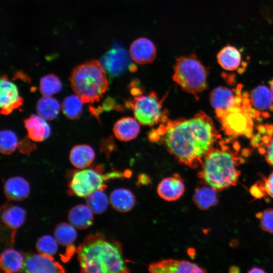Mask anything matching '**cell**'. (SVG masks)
I'll use <instances>...</instances> for the list:
<instances>
[{"mask_svg":"<svg viewBox=\"0 0 273 273\" xmlns=\"http://www.w3.org/2000/svg\"><path fill=\"white\" fill-rule=\"evenodd\" d=\"M127 51L121 46L115 44L102 57L100 63L106 72L112 77L118 76L127 71L137 69Z\"/></svg>","mask_w":273,"mask_h":273,"instance_id":"8","label":"cell"},{"mask_svg":"<svg viewBox=\"0 0 273 273\" xmlns=\"http://www.w3.org/2000/svg\"><path fill=\"white\" fill-rule=\"evenodd\" d=\"M150 178L146 174H142L138 177V183L142 185H147L150 183Z\"/></svg>","mask_w":273,"mask_h":273,"instance_id":"38","label":"cell"},{"mask_svg":"<svg viewBox=\"0 0 273 273\" xmlns=\"http://www.w3.org/2000/svg\"><path fill=\"white\" fill-rule=\"evenodd\" d=\"M60 109L59 102L51 96H44L37 102V112L45 120H51L57 116Z\"/></svg>","mask_w":273,"mask_h":273,"instance_id":"26","label":"cell"},{"mask_svg":"<svg viewBox=\"0 0 273 273\" xmlns=\"http://www.w3.org/2000/svg\"><path fill=\"white\" fill-rule=\"evenodd\" d=\"M21 272L31 273L64 272V268L51 255L42 253L29 254L24 258Z\"/></svg>","mask_w":273,"mask_h":273,"instance_id":"10","label":"cell"},{"mask_svg":"<svg viewBox=\"0 0 273 273\" xmlns=\"http://www.w3.org/2000/svg\"><path fill=\"white\" fill-rule=\"evenodd\" d=\"M208 72L195 55L176 60L173 79L182 89L197 96L207 88Z\"/></svg>","mask_w":273,"mask_h":273,"instance_id":"5","label":"cell"},{"mask_svg":"<svg viewBox=\"0 0 273 273\" xmlns=\"http://www.w3.org/2000/svg\"><path fill=\"white\" fill-rule=\"evenodd\" d=\"M15 133L10 130H2L0 135V150L2 154L9 155L15 151L18 146Z\"/></svg>","mask_w":273,"mask_h":273,"instance_id":"32","label":"cell"},{"mask_svg":"<svg viewBox=\"0 0 273 273\" xmlns=\"http://www.w3.org/2000/svg\"><path fill=\"white\" fill-rule=\"evenodd\" d=\"M270 89L273 92V78L270 82Z\"/></svg>","mask_w":273,"mask_h":273,"instance_id":"40","label":"cell"},{"mask_svg":"<svg viewBox=\"0 0 273 273\" xmlns=\"http://www.w3.org/2000/svg\"><path fill=\"white\" fill-rule=\"evenodd\" d=\"M217 60L220 66L227 71L239 70L245 63L240 51L231 45L224 47L218 52Z\"/></svg>","mask_w":273,"mask_h":273,"instance_id":"18","label":"cell"},{"mask_svg":"<svg viewBox=\"0 0 273 273\" xmlns=\"http://www.w3.org/2000/svg\"><path fill=\"white\" fill-rule=\"evenodd\" d=\"M30 186L24 178L14 176L9 178L4 185V193L8 199L13 201H22L30 193Z\"/></svg>","mask_w":273,"mask_h":273,"instance_id":"17","label":"cell"},{"mask_svg":"<svg viewBox=\"0 0 273 273\" xmlns=\"http://www.w3.org/2000/svg\"><path fill=\"white\" fill-rule=\"evenodd\" d=\"M184 192V184L178 174L163 179L157 187L158 195L168 201L178 199Z\"/></svg>","mask_w":273,"mask_h":273,"instance_id":"15","label":"cell"},{"mask_svg":"<svg viewBox=\"0 0 273 273\" xmlns=\"http://www.w3.org/2000/svg\"><path fill=\"white\" fill-rule=\"evenodd\" d=\"M97 167L85 168L76 171L69 184L70 192L72 194L80 197L86 198L98 190H104L107 186L105 182L110 179L128 177L131 172L125 173L112 171L103 174Z\"/></svg>","mask_w":273,"mask_h":273,"instance_id":"6","label":"cell"},{"mask_svg":"<svg viewBox=\"0 0 273 273\" xmlns=\"http://www.w3.org/2000/svg\"><path fill=\"white\" fill-rule=\"evenodd\" d=\"M54 236L59 244L62 246H68L76 239L77 232L71 223L62 222L56 226Z\"/></svg>","mask_w":273,"mask_h":273,"instance_id":"28","label":"cell"},{"mask_svg":"<svg viewBox=\"0 0 273 273\" xmlns=\"http://www.w3.org/2000/svg\"><path fill=\"white\" fill-rule=\"evenodd\" d=\"M29 137L22 140L18 144V148L20 152L24 154H29L35 149L36 146L32 143Z\"/></svg>","mask_w":273,"mask_h":273,"instance_id":"35","label":"cell"},{"mask_svg":"<svg viewBox=\"0 0 273 273\" xmlns=\"http://www.w3.org/2000/svg\"><path fill=\"white\" fill-rule=\"evenodd\" d=\"M83 101L77 95L67 97L62 105L63 112L69 119H75L81 115L82 111Z\"/></svg>","mask_w":273,"mask_h":273,"instance_id":"29","label":"cell"},{"mask_svg":"<svg viewBox=\"0 0 273 273\" xmlns=\"http://www.w3.org/2000/svg\"><path fill=\"white\" fill-rule=\"evenodd\" d=\"M86 203L93 213L100 214L107 208L109 199L103 190H98L86 197Z\"/></svg>","mask_w":273,"mask_h":273,"instance_id":"30","label":"cell"},{"mask_svg":"<svg viewBox=\"0 0 273 273\" xmlns=\"http://www.w3.org/2000/svg\"><path fill=\"white\" fill-rule=\"evenodd\" d=\"M62 88L61 82L54 74H48L40 79L39 89L43 96H51L60 92Z\"/></svg>","mask_w":273,"mask_h":273,"instance_id":"31","label":"cell"},{"mask_svg":"<svg viewBox=\"0 0 273 273\" xmlns=\"http://www.w3.org/2000/svg\"><path fill=\"white\" fill-rule=\"evenodd\" d=\"M28 136L34 142H41L50 135L51 128L46 120L34 114L30 115L24 121Z\"/></svg>","mask_w":273,"mask_h":273,"instance_id":"16","label":"cell"},{"mask_svg":"<svg viewBox=\"0 0 273 273\" xmlns=\"http://www.w3.org/2000/svg\"><path fill=\"white\" fill-rule=\"evenodd\" d=\"M263 153L267 162L273 166V135L267 138Z\"/></svg>","mask_w":273,"mask_h":273,"instance_id":"36","label":"cell"},{"mask_svg":"<svg viewBox=\"0 0 273 273\" xmlns=\"http://www.w3.org/2000/svg\"><path fill=\"white\" fill-rule=\"evenodd\" d=\"M139 122L131 117H124L118 120L114 125L115 136L121 141H129L138 135L140 126Z\"/></svg>","mask_w":273,"mask_h":273,"instance_id":"19","label":"cell"},{"mask_svg":"<svg viewBox=\"0 0 273 273\" xmlns=\"http://www.w3.org/2000/svg\"><path fill=\"white\" fill-rule=\"evenodd\" d=\"M216 192L209 186L198 187L194 194V202L199 209L206 210L217 203Z\"/></svg>","mask_w":273,"mask_h":273,"instance_id":"25","label":"cell"},{"mask_svg":"<svg viewBox=\"0 0 273 273\" xmlns=\"http://www.w3.org/2000/svg\"><path fill=\"white\" fill-rule=\"evenodd\" d=\"M76 251L82 272H129L117 244L101 234L88 236Z\"/></svg>","mask_w":273,"mask_h":273,"instance_id":"2","label":"cell"},{"mask_svg":"<svg viewBox=\"0 0 273 273\" xmlns=\"http://www.w3.org/2000/svg\"><path fill=\"white\" fill-rule=\"evenodd\" d=\"M251 114L241 105L235 107L218 118L228 133L243 134L251 131Z\"/></svg>","mask_w":273,"mask_h":273,"instance_id":"9","label":"cell"},{"mask_svg":"<svg viewBox=\"0 0 273 273\" xmlns=\"http://www.w3.org/2000/svg\"><path fill=\"white\" fill-rule=\"evenodd\" d=\"M23 102L16 85L6 76H2L0 82L1 113L5 115L10 114L20 107Z\"/></svg>","mask_w":273,"mask_h":273,"instance_id":"12","label":"cell"},{"mask_svg":"<svg viewBox=\"0 0 273 273\" xmlns=\"http://www.w3.org/2000/svg\"><path fill=\"white\" fill-rule=\"evenodd\" d=\"M242 159L221 144L212 148L204 158L198 175L217 192L235 185L240 174L238 169Z\"/></svg>","mask_w":273,"mask_h":273,"instance_id":"3","label":"cell"},{"mask_svg":"<svg viewBox=\"0 0 273 273\" xmlns=\"http://www.w3.org/2000/svg\"><path fill=\"white\" fill-rule=\"evenodd\" d=\"M130 107L135 119L143 125H152L165 118L162 113L161 103L155 93L134 98Z\"/></svg>","mask_w":273,"mask_h":273,"instance_id":"7","label":"cell"},{"mask_svg":"<svg viewBox=\"0 0 273 273\" xmlns=\"http://www.w3.org/2000/svg\"><path fill=\"white\" fill-rule=\"evenodd\" d=\"M135 197L128 190L120 188L114 190L110 196V202L116 210L125 212L131 210L135 204Z\"/></svg>","mask_w":273,"mask_h":273,"instance_id":"22","label":"cell"},{"mask_svg":"<svg viewBox=\"0 0 273 273\" xmlns=\"http://www.w3.org/2000/svg\"><path fill=\"white\" fill-rule=\"evenodd\" d=\"M250 101L260 111L273 110V92L264 85H259L252 91Z\"/></svg>","mask_w":273,"mask_h":273,"instance_id":"24","label":"cell"},{"mask_svg":"<svg viewBox=\"0 0 273 273\" xmlns=\"http://www.w3.org/2000/svg\"><path fill=\"white\" fill-rule=\"evenodd\" d=\"M149 270L154 273L205 272L206 270L191 262L168 259L153 262L149 265Z\"/></svg>","mask_w":273,"mask_h":273,"instance_id":"13","label":"cell"},{"mask_svg":"<svg viewBox=\"0 0 273 273\" xmlns=\"http://www.w3.org/2000/svg\"><path fill=\"white\" fill-rule=\"evenodd\" d=\"M256 217L260 220V225L265 232L273 233V208H268L259 212Z\"/></svg>","mask_w":273,"mask_h":273,"instance_id":"34","label":"cell"},{"mask_svg":"<svg viewBox=\"0 0 273 273\" xmlns=\"http://www.w3.org/2000/svg\"><path fill=\"white\" fill-rule=\"evenodd\" d=\"M93 212L87 205H77L69 211L68 219L70 223L76 229H86L90 226L93 221Z\"/></svg>","mask_w":273,"mask_h":273,"instance_id":"21","label":"cell"},{"mask_svg":"<svg viewBox=\"0 0 273 273\" xmlns=\"http://www.w3.org/2000/svg\"><path fill=\"white\" fill-rule=\"evenodd\" d=\"M263 189L267 194L273 198V172L265 180Z\"/></svg>","mask_w":273,"mask_h":273,"instance_id":"37","label":"cell"},{"mask_svg":"<svg viewBox=\"0 0 273 273\" xmlns=\"http://www.w3.org/2000/svg\"><path fill=\"white\" fill-rule=\"evenodd\" d=\"M26 212L21 207L12 206L4 210L2 219L4 223L9 229L16 230L24 222Z\"/></svg>","mask_w":273,"mask_h":273,"instance_id":"27","label":"cell"},{"mask_svg":"<svg viewBox=\"0 0 273 273\" xmlns=\"http://www.w3.org/2000/svg\"><path fill=\"white\" fill-rule=\"evenodd\" d=\"M165 119L150 139L161 141L181 164L192 168L201 165L217 135L211 119L200 112L190 119Z\"/></svg>","mask_w":273,"mask_h":273,"instance_id":"1","label":"cell"},{"mask_svg":"<svg viewBox=\"0 0 273 273\" xmlns=\"http://www.w3.org/2000/svg\"><path fill=\"white\" fill-rule=\"evenodd\" d=\"M24 261V258L20 252L13 248H9L1 254V267L7 273L21 271Z\"/></svg>","mask_w":273,"mask_h":273,"instance_id":"23","label":"cell"},{"mask_svg":"<svg viewBox=\"0 0 273 273\" xmlns=\"http://www.w3.org/2000/svg\"><path fill=\"white\" fill-rule=\"evenodd\" d=\"M106 73L98 61L82 64L74 68L71 74L72 88L83 103L98 102L108 88Z\"/></svg>","mask_w":273,"mask_h":273,"instance_id":"4","label":"cell"},{"mask_svg":"<svg viewBox=\"0 0 273 273\" xmlns=\"http://www.w3.org/2000/svg\"><path fill=\"white\" fill-rule=\"evenodd\" d=\"M129 54L132 60L139 64L150 63L156 55V48L150 39L141 37L131 43Z\"/></svg>","mask_w":273,"mask_h":273,"instance_id":"14","label":"cell"},{"mask_svg":"<svg viewBox=\"0 0 273 273\" xmlns=\"http://www.w3.org/2000/svg\"><path fill=\"white\" fill-rule=\"evenodd\" d=\"M95 157L93 149L87 145H78L74 146L70 151L69 159L76 168L82 169L87 168L93 163Z\"/></svg>","mask_w":273,"mask_h":273,"instance_id":"20","label":"cell"},{"mask_svg":"<svg viewBox=\"0 0 273 273\" xmlns=\"http://www.w3.org/2000/svg\"><path fill=\"white\" fill-rule=\"evenodd\" d=\"M210 101L219 118L231 109L241 105L243 99L239 92L235 93L227 87L220 86L212 91Z\"/></svg>","mask_w":273,"mask_h":273,"instance_id":"11","label":"cell"},{"mask_svg":"<svg viewBox=\"0 0 273 273\" xmlns=\"http://www.w3.org/2000/svg\"><path fill=\"white\" fill-rule=\"evenodd\" d=\"M265 271L261 268L258 267H254L252 268L248 272H265Z\"/></svg>","mask_w":273,"mask_h":273,"instance_id":"39","label":"cell"},{"mask_svg":"<svg viewBox=\"0 0 273 273\" xmlns=\"http://www.w3.org/2000/svg\"><path fill=\"white\" fill-rule=\"evenodd\" d=\"M58 244L55 237L51 235H44L38 239L36 246L39 253L53 256L58 251Z\"/></svg>","mask_w":273,"mask_h":273,"instance_id":"33","label":"cell"}]
</instances>
